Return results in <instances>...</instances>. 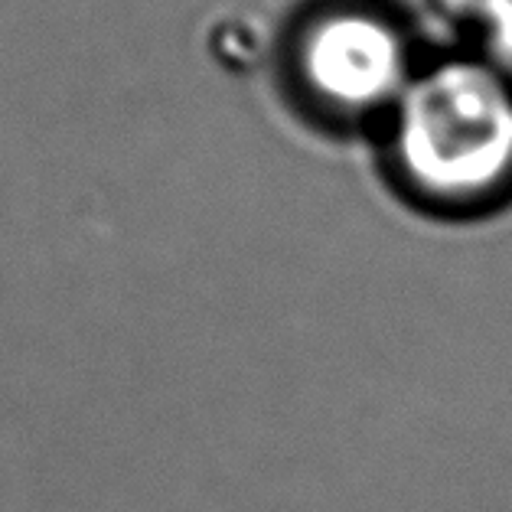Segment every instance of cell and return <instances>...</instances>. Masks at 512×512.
<instances>
[{
  "mask_svg": "<svg viewBox=\"0 0 512 512\" xmlns=\"http://www.w3.org/2000/svg\"><path fill=\"white\" fill-rule=\"evenodd\" d=\"M392 157L418 199L483 209L512 190V82L480 62H444L395 102Z\"/></svg>",
  "mask_w": 512,
  "mask_h": 512,
  "instance_id": "1",
  "label": "cell"
},
{
  "mask_svg": "<svg viewBox=\"0 0 512 512\" xmlns=\"http://www.w3.org/2000/svg\"><path fill=\"white\" fill-rule=\"evenodd\" d=\"M301 76L317 102L346 115L395 105L411 82L402 33L366 10H333L307 30Z\"/></svg>",
  "mask_w": 512,
  "mask_h": 512,
  "instance_id": "2",
  "label": "cell"
},
{
  "mask_svg": "<svg viewBox=\"0 0 512 512\" xmlns=\"http://www.w3.org/2000/svg\"><path fill=\"white\" fill-rule=\"evenodd\" d=\"M483 23H486V30H490V46H493L499 69H503V76L512 82V0H499Z\"/></svg>",
  "mask_w": 512,
  "mask_h": 512,
  "instance_id": "3",
  "label": "cell"
},
{
  "mask_svg": "<svg viewBox=\"0 0 512 512\" xmlns=\"http://www.w3.org/2000/svg\"><path fill=\"white\" fill-rule=\"evenodd\" d=\"M447 7L457 10V14H467V17H480L486 20V14L499 4V0H444Z\"/></svg>",
  "mask_w": 512,
  "mask_h": 512,
  "instance_id": "4",
  "label": "cell"
}]
</instances>
